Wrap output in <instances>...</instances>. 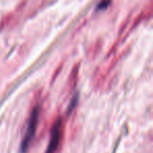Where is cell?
Masks as SVG:
<instances>
[{
  "label": "cell",
  "mask_w": 153,
  "mask_h": 153,
  "mask_svg": "<svg viewBox=\"0 0 153 153\" xmlns=\"http://www.w3.org/2000/svg\"><path fill=\"white\" fill-rule=\"evenodd\" d=\"M61 130H62V120H58L55 123V125L51 128V140L48 142L46 152L45 153H55L56 149L58 148L61 138Z\"/></svg>",
  "instance_id": "obj_2"
},
{
  "label": "cell",
  "mask_w": 153,
  "mask_h": 153,
  "mask_svg": "<svg viewBox=\"0 0 153 153\" xmlns=\"http://www.w3.org/2000/svg\"><path fill=\"white\" fill-rule=\"evenodd\" d=\"M39 114H40V107L37 106L33 109V112H32V114H30V120H28L27 129H26V131H25L24 137L21 143V147H20L21 153H25L26 151H27L28 147H30V143H32L33 138H34V135L37 130V125H38Z\"/></svg>",
  "instance_id": "obj_1"
}]
</instances>
